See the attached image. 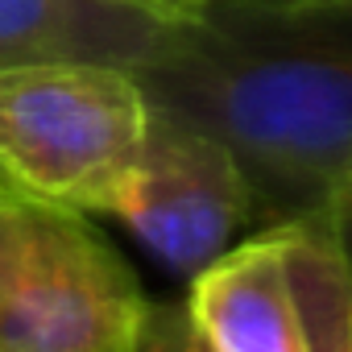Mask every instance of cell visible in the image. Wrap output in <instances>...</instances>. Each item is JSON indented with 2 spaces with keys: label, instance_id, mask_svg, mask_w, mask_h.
I'll use <instances>...</instances> for the list:
<instances>
[{
  "label": "cell",
  "instance_id": "cell-5",
  "mask_svg": "<svg viewBox=\"0 0 352 352\" xmlns=\"http://www.w3.org/2000/svg\"><path fill=\"white\" fill-rule=\"evenodd\" d=\"M183 307L212 352H307L278 224L204 265Z\"/></svg>",
  "mask_w": 352,
  "mask_h": 352
},
{
  "label": "cell",
  "instance_id": "cell-12",
  "mask_svg": "<svg viewBox=\"0 0 352 352\" xmlns=\"http://www.w3.org/2000/svg\"><path fill=\"white\" fill-rule=\"evenodd\" d=\"M294 5H315V9H352V0H294Z\"/></svg>",
  "mask_w": 352,
  "mask_h": 352
},
{
  "label": "cell",
  "instance_id": "cell-11",
  "mask_svg": "<svg viewBox=\"0 0 352 352\" xmlns=\"http://www.w3.org/2000/svg\"><path fill=\"white\" fill-rule=\"evenodd\" d=\"M327 208H352V162H348V170L340 174V183H336V191H331V204Z\"/></svg>",
  "mask_w": 352,
  "mask_h": 352
},
{
  "label": "cell",
  "instance_id": "cell-7",
  "mask_svg": "<svg viewBox=\"0 0 352 352\" xmlns=\"http://www.w3.org/2000/svg\"><path fill=\"white\" fill-rule=\"evenodd\" d=\"M307 352H352V270L331 236L327 212L278 224Z\"/></svg>",
  "mask_w": 352,
  "mask_h": 352
},
{
  "label": "cell",
  "instance_id": "cell-8",
  "mask_svg": "<svg viewBox=\"0 0 352 352\" xmlns=\"http://www.w3.org/2000/svg\"><path fill=\"white\" fill-rule=\"evenodd\" d=\"M137 352H212V348H208L204 336L195 331L187 307H162V302H149V315H145Z\"/></svg>",
  "mask_w": 352,
  "mask_h": 352
},
{
  "label": "cell",
  "instance_id": "cell-2",
  "mask_svg": "<svg viewBox=\"0 0 352 352\" xmlns=\"http://www.w3.org/2000/svg\"><path fill=\"white\" fill-rule=\"evenodd\" d=\"M149 129L133 67H0V187L67 212H116Z\"/></svg>",
  "mask_w": 352,
  "mask_h": 352
},
{
  "label": "cell",
  "instance_id": "cell-4",
  "mask_svg": "<svg viewBox=\"0 0 352 352\" xmlns=\"http://www.w3.org/2000/svg\"><path fill=\"white\" fill-rule=\"evenodd\" d=\"M112 216L124 220L170 274L195 278L253 216V195L220 137L149 108L141 157Z\"/></svg>",
  "mask_w": 352,
  "mask_h": 352
},
{
  "label": "cell",
  "instance_id": "cell-6",
  "mask_svg": "<svg viewBox=\"0 0 352 352\" xmlns=\"http://www.w3.org/2000/svg\"><path fill=\"white\" fill-rule=\"evenodd\" d=\"M174 25L120 0H0V67L25 63H116L141 67Z\"/></svg>",
  "mask_w": 352,
  "mask_h": 352
},
{
  "label": "cell",
  "instance_id": "cell-1",
  "mask_svg": "<svg viewBox=\"0 0 352 352\" xmlns=\"http://www.w3.org/2000/svg\"><path fill=\"white\" fill-rule=\"evenodd\" d=\"M149 108L220 137L274 224L323 212L352 162V9L212 0L133 67Z\"/></svg>",
  "mask_w": 352,
  "mask_h": 352
},
{
  "label": "cell",
  "instance_id": "cell-9",
  "mask_svg": "<svg viewBox=\"0 0 352 352\" xmlns=\"http://www.w3.org/2000/svg\"><path fill=\"white\" fill-rule=\"evenodd\" d=\"M120 5L141 9V13H149L162 25H191V21H199L208 13L212 0H120Z\"/></svg>",
  "mask_w": 352,
  "mask_h": 352
},
{
  "label": "cell",
  "instance_id": "cell-3",
  "mask_svg": "<svg viewBox=\"0 0 352 352\" xmlns=\"http://www.w3.org/2000/svg\"><path fill=\"white\" fill-rule=\"evenodd\" d=\"M149 298L79 212L0 187V352H137Z\"/></svg>",
  "mask_w": 352,
  "mask_h": 352
},
{
  "label": "cell",
  "instance_id": "cell-10",
  "mask_svg": "<svg viewBox=\"0 0 352 352\" xmlns=\"http://www.w3.org/2000/svg\"><path fill=\"white\" fill-rule=\"evenodd\" d=\"M323 212H327L331 236H336V245H340V253H344V261L352 270V208H323Z\"/></svg>",
  "mask_w": 352,
  "mask_h": 352
}]
</instances>
